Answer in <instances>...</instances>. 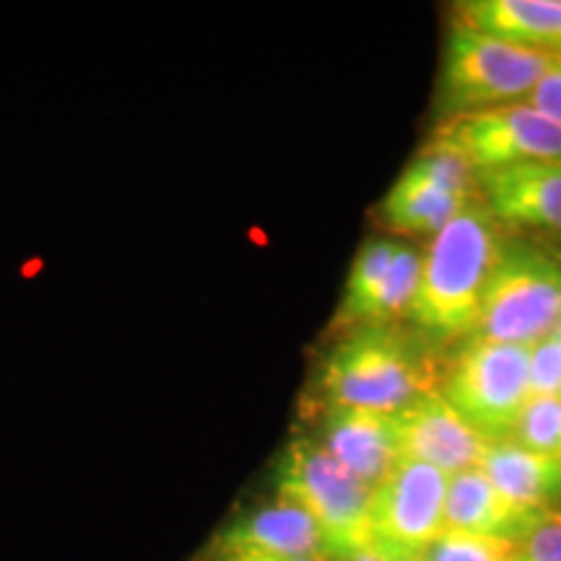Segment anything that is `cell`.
Here are the masks:
<instances>
[{"label":"cell","mask_w":561,"mask_h":561,"mask_svg":"<svg viewBox=\"0 0 561 561\" xmlns=\"http://www.w3.org/2000/svg\"><path fill=\"white\" fill-rule=\"evenodd\" d=\"M530 512L515 507L496 491L481 468L450 476L445 500V530L517 541L533 523Z\"/></svg>","instance_id":"9a60e30c"},{"label":"cell","mask_w":561,"mask_h":561,"mask_svg":"<svg viewBox=\"0 0 561 561\" xmlns=\"http://www.w3.org/2000/svg\"><path fill=\"white\" fill-rule=\"evenodd\" d=\"M455 24L530 50L553 53L561 45V0H468L455 5Z\"/></svg>","instance_id":"4fadbf2b"},{"label":"cell","mask_w":561,"mask_h":561,"mask_svg":"<svg viewBox=\"0 0 561 561\" xmlns=\"http://www.w3.org/2000/svg\"><path fill=\"white\" fill-rule=\"evenodd\" d=\"M341 561H413L411 557H405V553H398L388 549V546L380 543V541H371L369 546H364V549L348 553L346 559Z\"/></svg>","instance_id":"603a6c76"},{"label":"cell","mask_w":561,"mask_h":561,"mask_svg":"<svg viewBox=\"0 0 561 561\" xmlns=\"http://www.w3.org/2000/svg\"><path fill=\"white\" fill-rule=\"evenodd\" d=\"M561 322V263L536 244H504L471 339L530 346Z\"/></svg>","instance_id":"5b68a950"},{"label":"cell","mask_w":561,"mask_h":561,"mask_svg":"<svg viewBox=\"0 0 561 561\" xmlns=\"http://www.w3.org/2000/svg\"><path fill=\"white\" fill-rule=\"evenodd\" d=\"M426 561H517V543L510 538L473 536L445 530L424 553Z\"/></svg>","instance_id":"d6986e66"},{"label":"cell","mask_w":561,"mask_h":561,"mask_svg":"<svg viewBox=\"0 0 561 561\" xmlns=\"http://www.w3.org/2000/svg\"><path fill=\"white\" fill-rule=\"evenodd\" d=\"M553 335H557L559 343H561V322H559V325H557V331H553Z\"/></svg>","instance_id":"d4e9b609"},{"label":"cell","mask_w":561,"mask_h":561,"mask_svg":"<svg viewBox=\"0 0 561 561\" xmlns=\"http://www.w3.org/2000/svg\"><path fill=\"white\" fill-rule=\"evenodd\" d=\"M551 60V53L530 50L453 24L442 50L434 107L442 121H447L466 112L525 102Z\"/></svg>","instance_id":"3957f363"},{"label":"cell","mask_w":561,"mask_h":561,"mask_svg":"<svg viewBox=\"0 0 561 561\" xmlns=\"http://www.w3.org/2000/svg\"><path fill=\"white\" fill-rule=\"evenodd\" d=\"M216 557L335 559L320 525L299 504L280 496L237 517L219 536Z\"/></svg>","instance_id":"8fae6325"},{"label":"cell","mask_w":561,"mask_h":561,"mask_svg":"<svg viewBox=\"0 0 561 561\" xmlns=\"http://www.w3.org/2000/svg\"><path fill=\"white\" fill-rule=\"evenodd\" d=\"M530 346L468 339L442 382L445 401L489 442L507 439L530 401Z\"/></svg>","instance_id":"8992f818"},{"label":"cell","mask_w":561,"mask_h":561,"mask_svg":"<svg viewBox=\"0 0 561 561\" xmlns=\"http://www.w3.org/2000/svg\"><path fill=\"white\" fill-rule=\"evenodd\" d=\"M401 458L455 476L479 468L489 439L483 437L445 401L439 390H430L396 413Z\"/></svg>","instance_id":"9c48e42d"},{"label":"cell","mask_w":561,"mask_h":561,"mask_svg":"<svg viewBox=\"0 0 561 561\" xmlns=\"http://www.w3.org/2000/svg\"><path fill=\"white\" fill-rule=\"evenodd\" d=\"M432 140L458 151L476 178L528 161L561 159V125L528 102L447 117L434 128Z\"/></svg>","instance_id":"52a82bcc"},{"label":"cell","mask_w":561,"mask_h":561,"mask_svg":"<svg viewBox=\"0 0 561 561\" xmlns=\"http://www.w3.org/2000/svg\"><path fill=\"white\" fill-rule=\"evenodd\" d=\"M479 468L504 500L530 515L557 507L561 500V460L533 453L512 439L489 442Z\"/></svg>","instance_id":"5bb4252c"},{"label":"cell","mask_w":561,"mask_h":561,"mask_svg":"<svg viewBox=\"0 0 561 561\" xmlns=\"http://www.w3.org/2000/svg\"><path fill=\"white\" fill-rule=\"evenodd\" d=\"M502 248L500 224L481 201L439 229L421 252L419 289L409 312L413 325L434 341L471 339Z\"/></svg>","instance_id":"6da1fadb"},{"label":"cell","mask_w":561,"mask_h":561,"mask_svg":"<svg viewBox=\"0 0 561 561\" xmlns=\"http://www.w3.org/2000/svg\"><path fill=\"white\" fill-rule=\"evenodd\" d=\"M318 442L369 489H375L401 460L396 413L325 409Z\"/></svg>","instance_id":"7c38bea8"},{"label":"cell","mask_w":561,"mask_h":561,"mask_svg":"<svg viewBox=\"0 0 561 561\" xmlns=\"http://www.w3.org/2000/svg\"><path fill=\"white\" fill-rule=\"evenodd\" d=\"M551 55H557V58H559V60H561V45H559V47H557V50H553V53H551Z\"/></svg>","instance_id":"484cf974"},{"label":"cell","mask_w":561,"mask_h":561,"mask_svg":"<svg viewBox=\"0 0 561 561\" xmlns=\"http://www.w3.org/2000/svg\"><path fill=\"white\" fill-rule=\"evenodd\" d=\"M430 390H437L430 356L396 325L343 333L318 371L325 409L398 413Z\"/></svg>","instance_id":"7a4b0ae2"},{"label":"cell","mask_w":561,"mask_h":561,"mask_svg":"<svg viewBox=\"0 0 561 561\" xmlns=\"http://www.w3.org/2000/svg\"><path fill=\"white\" fill-rule=\"evenodd\" d=\"M533 110H538L541 115L549 117L551 123L561 125V60L553 55L549 70L543 73V79L533 87L528 100Z\"/></svg>","instance_id":"7402d4cb"},{"label":"cell","mask_w":561,"mask_h":561,"mask_svg":"<svg viewBox=\"0 0 561 561\" xmlns=\"http://www.w3.org/2000/svg\"><path fill=\"white\" fill-rule=\"evenodd\" d=\"M413 561H426V559H424V557H419V559H413Z\"/></svg>","instance_id":"4316f807"},{"label":"cell","mask_w":561,"mask_h":561,"mask_svg":"<svg viewBox=\"0 0 561 561\" xmlns=\"http://www.w3.org/2000/svg\"><path fill=\"white\" fill-rule=\"evenodd\" d=\"M276 496L299 504L320 525L339 561L375 541L371 489L351 476L318 439L289 442L278 462Z\"/></svg>","instance_id":"277c9868"},{"label":"cell","mask_w":561,"mask_h":561,"mask_svg":"<svg viewBox=\"0 0 561 561\" xmlns=\"http://www.w3.org/2000/svg\"><path fill=\"white\" fill-rule=\"evenodd\" d=\"M450 476L419 460L401 458L371 489V533L388 549L419 559L445 533Z\"/></svg>","instance_id":"ba28073f"},{"label":"cell","mask_w":561,"mask_h":561,"mask_svg":"<svg viewBox=\"0 0 561 561\" xmlns=\"http://www.w3.org/2000/svg\"><path fill=\"white\" fill-rule=\"evenodd\" d=\"M515 543L517 561H561V510L538 512Z\"/></svg>","instance_id":"ffe728a7"},{"label":"cell","mask_w":561,"mask_h":561,"mask_svg":"<svg viewBox=\"0 0 561 561\" xmlns=\"http://www.w3.org/2000/svg\"><path fill=\"white\" fill-rule=\"evenodd\" d=\"M476 182L479 201L500 229L561 237V159L483 172Z\"/></svg>","instance_id":"30bf717a"},{"label":"cell","mask_w":561,"mask_h":561,"mask_svg":"<svg viewBox=\"0 0 561 561\" xmlns=\"http://www.w3.org/2000/svg\"><path fill=\"white\" fill-rule=\"evenodd\" d=\"M476 198L442 191L409 164L380 203V219L405 237H434Z\"/></svg>","instance_id":"2e32d148"},{"label":"cell","mask_w":561,"mask_h":561,"mask_svg":"<svg viewBox=\"0 0 561 561\" xmlns=\"http://www.w3.org/2000/svg\"><path fill=\"white\" fill-rule=\"evenodd\" d=\"M530 398H561V343L553 333L530 343Z\"/></svg>","instance_id":"44dd1931"},{"label":"cell","mask_w":561,"mask_h":561,"mask_svg":"<svg viewBox=\"0 0 561 561\" xmlns=\"http://www.w3.org/2000/svg\"><path fill=\"white\" fill-rule=\"evenodd\" d=\"M507 439L561 460V398H530Z\"/></svg>","instance_id":"ac0fdd59"},{"label":"cell","mask_w":561,"mask_h":561,"mask_svg":"<svg viewBox=\"0 0 561 561\" xmlns=\"http://www.w3.org/2000/svg\"><path fill=\"white\" fill-rule=\"evenodd\" d=\"M401 244L403 242L396 240H367L362 244L354 263H351L346 291H343L341 307L331 325L333 333L343 335L356 331V328L369 325L375 301L390 276V268L396 263Z\"/></svg>","instance_id":"e0dca14e"},{"label":"cell","mask_w":561,"mask_h":561,"mask_svg":"<svg viewBox=\"0 0 561 561\" xmlns=\"http://www.w3.org/2000/svg\"><path fill=\"white\" fill-rule=\"evenodd\" d=\"M219 561H339V559H320V557H289V559H273V557H216Z\"/></svg>","instance_id":"cb8c5ba5"}]
</instances>
